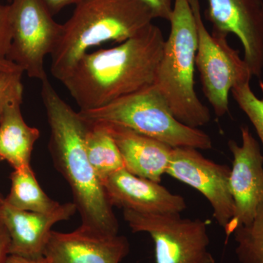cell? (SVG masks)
<instances>
[{
    "label": "cell",
    "instance_id": "1",
    "mask_svg": "<svg viewBox=\"0 0 263 263\" xmlns=\"http://www.w3.org/2000/svg\"><path fill=\"white\" fill-rule=\"evenodd\" d=\"M164 42L148 24L119 46L86 53L61 83L80 110L101 108L154 84Z\"/></svg>",
    "mask_w": 263,
    "mask_h": 263
},
{
    "label": "cell",
    "instance_id": "2",
    "mask_svg": "<svg viewBox=\"0 0 263 263\" xmlns=\"http://www.w3.org/2000/svg\"><path fill=\"white\" fill-rule=\"evenodd\" d=\"M41 95L50 127V153L72 190L81 226L103 234L118 235L113 205L86 153L87 124L57 92L48 78L41 81Z\"/></svg>",
    "mask_w": 263,
    "mask_h": 263
},
{
    "label": "cell",
    "instance_id": "3",
    "mask_svg": "<svg viewBox=\"0 0 263 263\" xmlns=\"http://www.w3.org/2000/svg\"><path fill=\"white\" fill-rule=\"evenodd\" d=\"M154 19L152 10L139 0H81L62 24L51 54L52 76L61 82L90 48L110 41L124 42Z\"/></svg>",
    "mask_w": 263,
    "mask_h": 263
},
{
    "label": "cell",
    "instance_id": "4",
    "mask_svg": "<svg viewBox=\"0 0 263 263\" xmlns=\"http://www.w3.org/2000/svg\"><path fill=\"white\" fill-rule=\"evenodd\" d=\"M168 22L171 32L154 85L179 122L189 127H202L212 117L195 89L197 32L190 0H174Z\"/></svg>",
    "mask_w": 263,
    "mask_h": 263
},
{
    "label": "cell",
    "instance_id": "5",
    "mask_svg": "<svg viewBox=\"0 0 263 263\" xmlns=\"http://www.w3.org/2000/svg\"><path fill=\"white\" fill-rule=\"evenodd\" d=\"M88 124H111L128 128L173 148L209 150L212 138L199 128L185 125L171 111L155 85L93 110H79Z\"/></svg>",
    "mask_w": 263,
    "mask_h": 263
},
{
    "label": "cell",
    "instance_id": "6",
    "mask_svg": "<svg viewBox=\"0 0 263 263\" xmlns=\"http://www.w3.org/2000/svg\"><path fill=\"white\" fill-rule=\"evenodd\" d=\"M197 25L195 67L200 72L202 91L216 117L229 111V95L236 85L253 77L239 51L231 47L228 36L210 33L203 22L199 0H190Z\"/></svg>",
    "mask_w": 263,
    "mask_h": 263
},
{
    "label": "cell",
    "instance_id": "7",
    "mask_svg": "<svg viewBox=\"0 0 263 263\" xmlns=\"http://www.w3.org/2000/svg\"><path fill=\"white\" fill-rule=\"evenodd\" d=\"M133 233H146L155 248L156 263H216L209 249L207 221L180 214H142L123 210Z\"/></svg>",
    "mask_w": 263,
    "mask_h": 263
},
{
    "label": "cell",
    "instance_id": "8",
    "mask_svg": "<svg viewBox=\"0 0 263 263\" xmlns=\"http://www.w3.org/2000/svg\"><path fill=\"white\" fill-rule=\"evenodd\" d=\"M11 43L7 58L31 79H48L45 58L56 47L62 24L40 0H11L9 5Z\"/></svg>",
    "mask_w": 263,
    "mask_h": 263
},
{
    "label": "cell",
    "instance_id": "9",
    "mask_svg": "<svg viewBox=\"0 0 263 263\" xmlns=\"http://www.w3.org/2000/svg\"><path fill=\"white\" fill-rule=\"evenodd\" d=\"M166 174L201 193L212 205L216 222L227 229L235 214L229 167L205 158L196 148L181 147L173 150Z\"/></svg>",
    "mask_w": 263,
    "mask_h": 263
},
{
    "label": "cell",
    "instance_id": "10",
    "mask_svg": "<svg viewBox=\"0 0 263 263\" xmlns=\"http://www.w3.org/2000/svg\"><path fill=\"white\" fill-rule=\"evenodd\" d=\"M242 144L230 141L233 157L229 185L235 203V214L226 230L228 236L238 227L253 221L263 202V155L258 142L248 127H241Z\"/></svg>",
    "mask_w": 263,
    "mask_h": 263
},
{
    "label": "cell",
    "instance_id": "11",
    "mask_svg": "<svg viewBox=\"0 0 263 263\" xmlns=\"http://www.w3.org/2000/svg\"><path fill=\"white\" fill-rule=\"evenodd\" d=\"M205 17L212 32L235 34L245 50L243 60L252 76L263 70V0H207Z\"/></svg>",
    "mask_w": 263,
    "mask_h": 263
},
{
    "label": "cell",
    "instance_id": "12",
    "mask_svg": "<svg viewBox=\"0 0 263 263\" xmlns=\"http://www.w3.org/2000/svg\"><path fill=\"white\" fill-rule=\"evenodd\" d=\"M129 252L125 237L81 226L71 233L52 230L43 257L46 263H120Z\"/></svg>",
    "mask_w": 263,
    "mask_h": 263
},
{
    "label": "cell",
    "instance_id": "13",
    "mask_svg": "<svg viewBox=\"0 0 263 263\" xmlns=\"http://www.w3.org/2000/svg\"><path fill=\"white\" fill-rule=\"evenodd\" d=\"M76 212L73 202L61 204L53 212L37 213L19 210L3 200L0 221L9 234V254L29 259L42 258L53 226L70 219Z\"/></svg>",
    "mask_w": 263,
    "mask_h": 263
},
{
    "label": "cell",
    "instance_id": "14",
    "mask_svg": "<svg viewBox=\"0 0 263 263\" xmlns=\"http://www.w3.org/2000/svg\"><path fill=\"white\" fill-rule=\"evenodd\" d=\"M110 204L123 210L150 214H180L186 203L160 183L138 177L122 168L103 181Z\"/></svg>",
    "mask_w": 263,
    "mask_h": 263
},
{
    "label": "cell",
    "instance_id": "15",
    "mask_svg": "<svg viewBox=\"0 0 263 263\" xmlns=\"http://www.w3.org/2000/svg\"><path fill=\"white\" fill-rule=\"evenodd\" d=\"M103 124L119 148L124 167L135 176L160 183L168 168L174 148L122 126Z\"/></svg>",
    "mask_w": 263,
    "mask_h": 263
},
{
    "label": "cell",
    "instance_id": "16",
    "mask_svg": "<svg viewBox=\"0 0 263 263\" xmlns=\"http://www.w3.org/2000/svg\"><path fill=\"white\" fill-rule=\"evenodd\" d=\"M22 103L9 104L0 120V160L7 161L14 169L30 165L32 150L40 137L37 128L24 121Z\"/></svg>",
    "mask_w": 263,
    "mask_h": 263
},
{
    "label": "cell",
    "instance_id": "17",
    "mask_svg": "<svg viewBox=\"0 0 263 263\" xmlns=\"http://www.w3.org/2000/svg\"><path fill=\"white\" fill-rule=\"evenodd\" d=\"M10 179L11 188L4 200L12 207L27 212L50 213L61 205L43 191L30 165L14 169Z\"/></svg>",
    "mask_w": 263,
    "mask_h": 263
},
{
    "label": "cell",
    "instance_id": "18",
    "mask_svg": "<svg viewBox=\"0 0 263 263\" xmlns=\"http://www.w3.org/2000/svg\"><path fill=\"white\" fill-rule=\"evenodd\" d=\"M86 124L87 129L85 137L86 153L97 176L103 183L110 175L125 168L124 161L105 125Z\"/></svg>",
    "mask_w": 263,
    "mask_h": 263
},
{
    "label": "cell",
    "instance_id": "19",
    "mask_svg": "<svg viewBox=\"0 0 263 263\" xmlns=\"http://www.w3.org/2000/svg\"><path fill=\"white\" fill-rule=\"evenodd\" d=\"M237 243L235 252L241 263H263V202L253 221L233 232Z\"/></svg>",
    "mask_w": 263,
    "mask_h": 263
},
{
    "label": "cell",
    "instance_id": "20",
    "mask_svg": "<svg viewBox=\"0 0 263 263\" xmlns=\"http://www.w3.org/2000/svg\"><path fill=\"white\" fill-rule=\"evenodd\" d=\"M231 93L238 106L253 124L263 146V100L254 95L250 82L236 85Z\"/></svg>",
    "mask_w": 263,
    "mask_h": 263
},
{
    "label": "cell",
    "instance_id": "21",
    "mask_svg": "<svg viewBox=\"0 0 263 263\" xmlns=\"http://www.w3.org/2000/svg\"><path fill=\"white\" fill-rule=\"evenodd\" d=\"M23 71L0 73V120L5 108L15 101H23Z\"/></svg>",
    "mask_w": 263,
    "mask_h": 263
},
{
    "label": "cell",
    "instance_id": "22",
    "mask_svg": "<svg viewBox=\"0 0 263 263\" xmlns=\"http://www.w3.org/2000/svg\"><path fill=\"white\" fill-rule=\"evenodd\" d=\"M11 43L9 5L0 2V57L7 58Z\"/></svg>",
    "mask_w": 263,
    "mask_h": 263
},
{
    "label": "cell",
    "instance_id": "23",
    "mask_svg": "<svg viewBox=\"0 0 263 263\" xmlns=\"http://www.w3.org/2000/svg\"><path fill=\"white\" fill-rule=\"evenodd\" d=\"M153 12L155 18L169 21L174 0H139Z\"/></svg>",
    "mask_w": 263,
    "mask_h": 263
},
{
    "label": "cell",
    "instance_id": "24",
    "mask_svg": "<svg viewBox=\"0 0 263 263\" xmlns=\"http://www.w3.org/2000/svg\"><path fill=\"white\" fill-rule=\"evenodd\" d=\"M52 15H54L69 5H77L81 0H40Z\"/></svg>",
    "mask_w": 263,
    "mask_h": 263
},
{
    "label": "cell",
    "instance_id": "25",
    "mask_svg": "<svg viewBox=\"0 0 263 263\" xmlns=\"http://www.w3.org/2000/svg\"><path fill=\"white\" fill-rule=\"evenodd\" d=\"M10 237L8 230L0 221V263H5L9 255Z\"/></svg>",
    "mask_w": 263,
    "mask_h": 263
},
{
    "label": "cell",
    "instance_id": "26",
    "mask_svg": "<svg viewBox=\"0 0 263 263\" xmlns=\"http://www.w3.org/2000/svg\"><path fill=\"white\" fill-rule=\"evenodd\" d=\"M5 263H46L44 257L39 259H29L20 256L9 254Z\"/></svg>",
    "mask_w": 263,
    "mask_h": 263
},
{
    "label": "cell",
    "instance_id": "27",
    "mask_svg": "<svg viewBox=\"0 0 263 263\" xmlns=\"http://www.w3.org/2000/svg\"><path fill=\"white\" fill-rule=\"evenodd\" d=\"M14 71L23 70L8 58L0 57V73L1 72H14Z\"/></svg>",
    "mask_w": 263,
    "mask_h": 263
},
{
    "label": "cell",
    "instance_id": "28",
    "mask_svg": "<svg viewBox=\"0 0 263 263\" xmlns=\"http://www.w3.org/2000/svg\"><path fill=\"white\" fill-rule=\"evenodd\" d=\"M3 200H4V199L0 196V209H1L2 204H3Z\"/></svg>",
    "mask_w": 263,
    "mask_h": 263
},
{
    "label": "cell",
    "instance_id": "29",
    "mask_svg": "<svg viewBox=\"0 0 263 263\" xmlns=\"http://www.w3.org/2000/svg\"><path fill=\"white\" fill-rule=\"evenodd\" d=\"M9 1L10 2V1H11V0H9Z\"/></svg>",
    "mask_w": 263,
    "mask_h": 263
},
{
    "label": "cell",
    "instance_id": "30",
    "mask_svg": "<svg viewBox=\"0 0 263 263\" xmlns=\"http://www.w3.org/2000/svg\"><path fill=\"white\" fill-rule=\"evenodd\" d=\"M0 161H1V160H0Z\"/></svg>",
    "mask_w": 263,
    "mask_h": 263
}]
</instances>
